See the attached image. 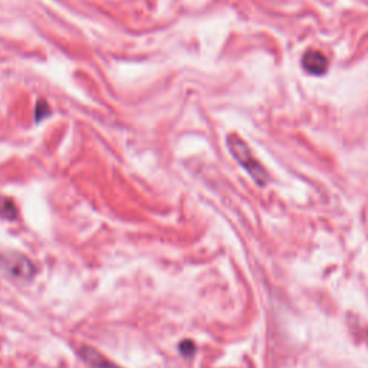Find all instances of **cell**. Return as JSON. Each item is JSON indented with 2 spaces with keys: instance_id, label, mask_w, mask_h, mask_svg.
Returning a JSON list of instances; mask_svg holds the SVG:
<instances>
[{
  "instance_id": "1",
  "label": "cell",
  "mask_w": 368,
  "mask_h": 368,
  "mask_svg": "<svg viewBox=\"0 0 368 368\" xmlns=\"http://www.w3.org/2000/svg\"><path fill=\"white\" fill-rule=\"evenodd\" d=\"M228 148L230 151V155L233 159L248 171V174L254 178V181L261 188H265L268 184L269 176L263 166L256 160V157L252 155L251 148L248 144L244 143L239 136L236 134H229L226 138Z\"/></svg>"
},
{
  "instance_id": "2",
  "label": "cell",
  "mask_w": 368,
  "mask_h": 368,
  "mask_svg": "<svg viewBox=\"0 0 368 368\" xmlns=\"http://www.w3.org/2000/svg\"><path fill=\"white\" fill-rule=\"evenodd\" d=\"M0 272L22 282L32 281L38 275V266L16 251H0Z\"/></svg>"
},
{
  "instance_id": "3",
  "label": "cell",
  "mask_w": 368,
  "mask_h": 368,
  "mask_svg": "<svg viewBox=\"0 0 368 368\" xmlns=\"http://www.w3.org/2000/svg\"><path fill=\"white\" fill-rule=\"evenodd\" d=\"M328 67L329 63L327 56L317 49L306 51L302 56V68L305 70V72H308L311 75L321 77L328 71Z\"/></svg>"
},
{
  "instance_id": "4",
  "label": "cell",
  "mask_w": 368,
  "mask_h": 368,
  "mask_svg": "<svg viewBox=\"0 0 368 368\" xmlns=\"http://www.w3.org/2000/svg\"><path fill=\"white\" fill-rule=\"evenodd\" d=\"M78 355L92 368H121L112 361H110L105 355H103L100 351L96 348H92L89 346H81L78 348Z\"/></svg>"
},
{
  "instance_id": "5",
  "label": "cell",
  "mask_w": 368,
  "mask_h": 368,
  "mask_svg": "<svg viewBox=\"0 0 368 368\" xmlns=\"http://www.w3.org/2000/svg\"><path fill=\"white\" fill-rule=\"evenodd\" d=\"M0 219L9 222L18 219V207L11 197L0 196Z\"/></svg>"
},
{
  "instance_id": "6",
  "label": "cell",
  "mask_w": 368,
  "mask_h": 368,
  "mask_svg": "<svg viewBox=\"0 0 368 368\" xmlns=\"http://www.w3.org/2000/svg\"><path fill=\"white\" fill-rule=\"evenodd\" d=\"M196 344L192 341V340H184L178 344V353L183 355V357H186V358H190L195 355L196 353Z\"/></svg>"
},
{
  "instance_id": "7",
  "label": "cell",
  "mask_w": 368,
  "mask_h": 368,
  "mask_svg": "<svg viewBox=\"0 0 368 368\" xmlns=\"http://www.w3.org/2000/svg\"><path fill=\"white\" fill-rule=\"evenodd\" d=\"M37 121H42L44 118H46L49 114H51V110L48 107V104L45 101H39L38 105H37Z\"/></svg>"
}]
</instances>
